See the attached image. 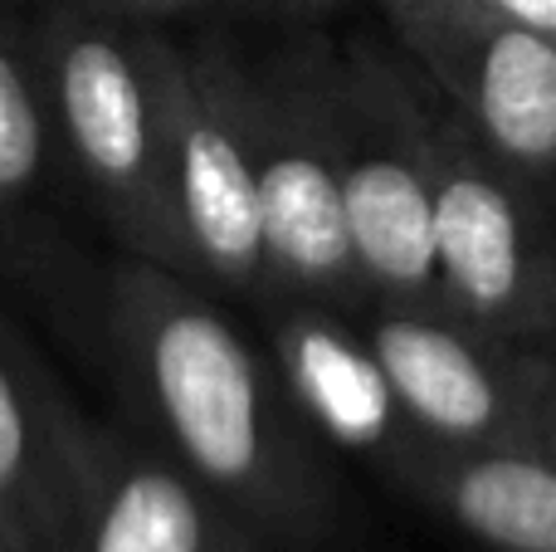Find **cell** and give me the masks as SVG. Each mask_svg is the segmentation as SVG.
I'll use <instances>...</instances> for the list:
<instances>
[{"label": "cell", "instance_id": "1", "mask_svg": "<svg viewBox=\"0 0 556 552\" xmlns=\"http://www.w3.org/2000/svg\"><path fill=\"white\" fill-rule=\"evenodd\" d=\"M93 328L132 426L278 552L332 534V460L293 411L264 342L176 269L117 254L93 289Z\"/></svg>", "mask_w": 556, "mask_h": 552}, {"label": "cell", "instance_id": "11", "mask_svg": "<svg viewBox=\"0 0 556 552\" xmlns=\"http://www.w3.org/2000/svg\"><path fill=\"white\" fill-rule=\"evenodd\" d=\"M93 421L68 401L25 333L0 313V509L64 552L88 475Z\"/></svg>", "mask_w": 556, "mask_h": 552}, {"label": "cell", "instance_id": "17", "mask_svg": "<svg viewBox=\"0 0 556 552\" xmlns=\"http://www.w3.org/2000/svg\"><path fill=\"white\" fill-rule=\"evenodd\" d=\"M250 10H274V15H293V20H313V15H327L337 10L342 0H244Z\"/></svg>", "mask_w": 556, "mask_h": 552}, {"label": "cell", "instance_id": "8", "mask_svg": "<svg viewBox=\"0 0 556 552\" xmlns=\"http://www.w3.org/2000/svg\"><path fill=\"white\" fill-rule=\"evenodd\" d=\"M356 323L430 446H532L538 348L493 338L444 303H366Z\"/></svg>", "mask_w": 556, "mask_h": 552}, {"label": "cell", "instance_id": "3", "mask_svg": "<svg viewBox=\"0 0 556 552\" xmlns=\"http://www.w3.org/2000/svg\"><path fill=\"white\" fill-rule=\"evenodd\" d=\"M410 78L420 98L434 274L444 309L522 348L556 342L552 196L513 172L420 74Z\"/></svg>", "mask_w": 556, "mask_h": 552}, {"label": "cell", "instance_id": "9", "mask_svg": "<svg viewBox=\"0 0 556 552\" xmlns=\"http://www.w3.org/2000/svg\"><path fill=\"white\" fill-rule=\"evenodd\" d=\"M254 323L288 401L317 446L327 455L371 465L395 485L430 440L395 401L391 377L376 362L356 313L313 299H269L254 309Z\"/></svg>", "mask_w": 556, "mask_h": 552}, {"label": "cell", "instance_id": "12", "mask_svg": "<svg viewBox=\"0 0 556 552\" xmlns=\"http://www.w3.org/2000/svg\"><path fill=\"white\" fill-rule=\"evenodd\" d=\"M395 489L483 552H556V460L538 446H425Z\"/></svg>", "mask_w": 556, "mask_h": 552}, {"label": "cell", "instance_id": "2", "mask_svg": "<svg viewBox=\"0 0 556 552\" xmlns=\"http://www.w3.org/2000/svg\"><path fill=\"white\" fill-rule=\"evenodd\" d=\"M29 49L59 162L103 221L113 250L186 279L166 191L156 25L103 0H45L29 10Z\"/></svg>", "mask_w": 556, "mask_h": 552}, {"label": "cell", "instance_id": "15", "mask_svg": "<svg viewBox=\"0 0 556 552\" xmlns=\"http://www.w3.org/2000/svg\"><path fill=\"white\" fill-rule=\"evenodd\" d=\"M532 446L556 460V342L538 348V416H532Z\"/></svg>", "mask_w": 556, "mask_h": 552}, {"label": "cell", "instance_id": "10", "mask_svg": "<svg viewBox=\"0 0 556 552\" xmlns=\"http://www.w3.org/2000/svg\"><path fill=\"white\" fill-rule=\"evenodd\" d=\"M64 552H278L137 426L93 421Z\"/></svg>", "mask_w": 556, "mask_h": 552}, {"label": "cell", "instance_id": "13", "mask_svg": "<svg viewBox=\"0 0 556 552\" xmlns=\"http://www.w3.org/2000/svg\"><path fill=\"white\" fill-rule=\"evenodd\" d=\"M64 172L29 49V10L0 0V254L35 269L49 250V205Z\"/></svg>", "mask_w": 556, "mask_h": 552}, {"label": "cell", "instance_id": "14", "mask_svg": "<svg viewBox=\"0 0 556 552\" xmlns=\"http://www.w3.org/2000/svg\"><path fill=\"white\" fill-rule=\"evenodd\" d=\"M103 5L123 10V15L142 20V25H181V20H201V15H215V10H240L244 0H103Z\"/></svg>", "mask_w": 556, "mask_h": 552}, {"label": "cell", "instance_id": "7", "mask_svg": "<svg viewBox=\"0 0 556 552\" xmlns=\"http://www.w3.org/2000/svg\"><path fill=\"white\" fill-rule=\"evenodd\" d=\"M381 20L410 74L556 196V39L493 0H381Z\"/></svg>", "mask_w": 556, "mask_h": 552}, {"label": "cell", "instance_id": "6", "mask_svg": "<svg viewBox=\"0 0 556 552\" xmlns=\"http://www.w3.org/2000/svg\"><path fill=\"white\" fill-rule=\"evenodd\" d=\"M323 59L327 45L244 59V117H250L254 181H260L264 279H269V299H313L342 313H362L366 289L346 240Z\"/></svg>", "mask_w": 556, "mask_h": 552}, {"label": "cell", "instance_id": "5", "mask_svg": "<svg viewBox=\"0 0 556 552\" xmlns=\"http://www.w3.org/2000/svg\"><path fill=\"white\" fill-rule=\"evenodd\" d=\"M156 78L166 123V191L186 279L254 313L269 299V279L244 117V59L225 39H176L156 25Z\"/></svg>", "mask_w": 556, "mask_h": 552}, {"label": "cell", "instance_id": "16", "mask_svg": "<svg viewBox=\"0 0 556 552\" xmlns=\"http://www.w3.org/2000/svg\"><path fill=\"white\" fill-rule=\"evenodd\" d=\"M493 5H503L508 15H518L522 25H532L547 39H556V0H493Z\"/></svg>", "mask_w": 556, "mask_h": 552}, {"label": "cell", "instance_id": "4", "mask_svg": "<svg viewBox=\"0 0 556 552\" xmlns=\"http://www.w3.org/2000/svg\"><path fill=\"white\" fill-rule=\"evenodd\" d=\"M327 123L366 303H444L430 235L420 98L391 45L327 49Z\"/></svg>", "mask_w": 556, "mask_h": 552}]
</instances>
